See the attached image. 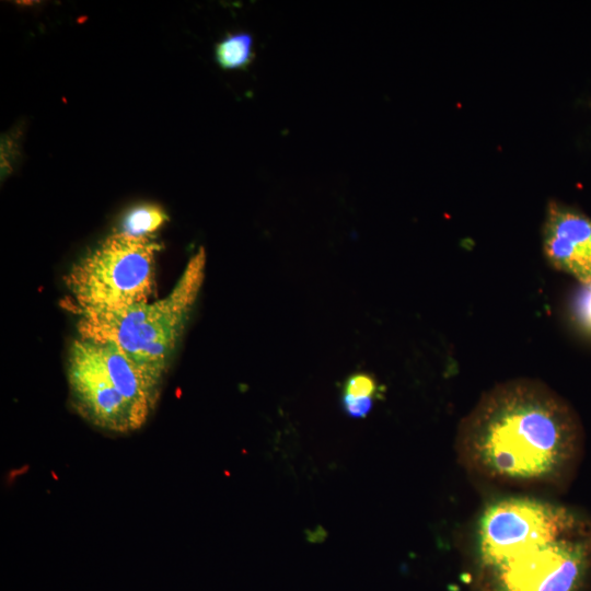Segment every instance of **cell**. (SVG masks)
<instances>
[{
	"label": "cell",
	"mask_w": 591,
	"mask_h": 591,
	"mask_svg": "<svg viewBox=\"0 0 591 591\" xmlns=\"http://www.w3.org/2000/svg\"><path fill=\"white\" fill-rule=\"evenodd\" d=\"M586 522L577 511L533 495L497 499L486 506L477 521L474 537L477 560L484 571L493 569Z\"/></svg>",
	"instance_id": "cell-5"
},
{
	"label": "cell",
	"mask_w": 591,
	"mask_h": 591,
	"mask_svg": "<svg viewBox=\"0 0 591 591\" xmlns=\"http://www.w3.org/2000/svg\"><path fill=\"white\" fill-rule=\"evenodd\" d=\"M67 379L74 410L113 433H129L146 424L162 382L115 347L81 337L70 345Z\"/></svg>",
	"instance_id": "cell-2"
},
{
	"label": "cell",
	"mask_w": 591,
	"mask_h": 591,
	"mask_svg": "<svg viewBox=\"0 0 591 591\" xmlns=\"http://www.w3.org/2000/svg\"><path fill=\"white\" fill-rule=\"evenodd\" d=\"M582 429L571 406L540 380L517 378L485 392L455 436L463 468L484 483L558 489L573 474Z\"/></svg>",
	"instance_id": "cell-1"
},
{
	"label": "cell",
	"mask_w": 591,
	"mask_h": 591,
	"mask_svg": "<svg viewBox=\"0 0 591 591\" xmlns=\"http://www.w3.org/2000/svg\"><path fill=\"white\" fill-rule=\"evenodd\" d=\"M591 571V523L486 570L491 591H582Z\"/></svg>",
	"instance_id": "cell-6"
},
{
	"label": "cell",
	"mask_w": 591,
	"mask_h": 591,
	"mask_svg": "<svg viewBox=\"0 0 591 591\" xmlns=\"http://www.w3.org/2000/svg\"><path fill=\"white\" fill-rule=\"evenodd\" d=\"M379 393L374 378L367 373L350 375L344 384V395L354 397H372Z\"/></svg>",
	"instance_id": "cell-10"
},
{
	"label": "cell",
	"mask_w": 591,
	"mask_h": 591,
	"mask_svg": "<svg viewBox=\"0 0 591 591\" xmlns=\"http://www.w3.org/2000/svg\"><path fill=\"white\" fill-rule=\"evenodd\" d=\"M205 266L206 251L200 247L166 297L115 311L78 314L79 337L111 345L163 378L200 291Z\"/></svg>",
	"instance_id": "cell-3"
},
{
	"label": "cell",
	"mask_w": 591,
	"mask_h": 591,
	"mask_svg": "<svg viewBox=\"0 0 591 591\" xmlns=\"http://www.w3.org/2000/svg\"><path fill=\"white\" fill-rule=\"evenodd\" d=\"M575 312L579 322L591 332V283L581 285L575 300Z\"/></svg>",
	"instance_id": "cell-11"
},
{
	"label": "cell",
	"mask_w": 591,
	"mask_h": 591,
	"mask_svg": "<svg viewBox=\"0 0 591 591\" xmlns=\"http://www.w3.org/2000/svg\"><path fill=\"white\" fill-rule=\"evenodd\" d=\"M160 250L161 245L153 237H131L114 232L66 274L69 294L62 304L78 315L149 302Z\"/></svg>",
	"instance_id": "cell-4"
},
{
	"label": "cell",
	"mask_w": 591,
	"mask_h": 591,
	"mask_svg": "<svg viewBox=\"0 0 591 591\" xmlns=\"http://www.w3.org/2000/svg\"><path fill=\"white\" fill-rule=\"evenodd\" d=\"M543 253L549 265L580 285L591 283V217L576 207L549 200L542 227Z\"/></svg>",
	"instance_id": "cell-7"
},
{
	"label": "cell",
	"mask_w": 591,
	"mask_h": 591,
	"mask_svg": "<svg viewBox=\"0 0 591 591\" xmlns=\"http://www.w3.org/2000/svg\"><path fill=\"white\" fill-rule=\"evenodd\" d=\"M215 56L223 69H241L253 59V38L248 33L240 32L225 36L217 45Z\"/></svg>",
	"instance_id": "cell-9"
},
{
	"label": "cell",
	"mask_w": 591,
	"mask_h": 591,
	"mask_svg": "<svg viewBox=\"0 0 591 591\" xmlns=\"http://www.w3.org/2000/svg\"><path fill=\"white\" fill-rule=\"evenodd\" d=\"M372 397L343 396V407L346 414L354 418L366 417L373 406Z\"/></svg>",
	"instance_id": "cell-12"
},
{
	"label": "cell",
	"mask_w": 591,
	"mask_h": 591,
	"mask_svg": "<svg viewBox=\"0 0 591 591\" xmlns=\"http://www.w3.org/2000/svg\"><path fill=\"white\" fill-rule=\"evenodd\" d=\"M167 220V213L160 206L142 204L124 215L117 232L131 237H153Z\"/></svg>",
	"instance_id": "cell-8"
}]
</instances>
